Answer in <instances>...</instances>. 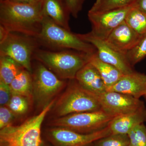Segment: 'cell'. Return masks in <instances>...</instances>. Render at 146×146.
I'll return each mask as SVG.
<instances>
[{
    "mask_svg": "<svg viewBox=\"0 0 146 146\" xmlns=\"http://www.w3.org/2000/svg\"><path fill=\"white\" fill-rule=\"evenodd\" d=\"M43 5V1L27 3L0 0V25L9 32L36 37L45 16Z\"/></svg>",
    "mask_w": 146,
    "mask_h": 146,
    "instance_id": "6da1fadb",
    "label": "cell"
},
{
    "mask_svg": "<svg viewBox=\"0 0 146 146\" xmlns=\"http://www.w3.org/2000/svg\"><path fill=\"white\" fill-rule=\"evenodd\" d=\"M36 38L40 46L50 50H74L89 54L97 52L96 49L93 45L80 38L77 34L56 23L46 15L41 31Z\"/></svg>",
    "mask_w": 146,
    "mask_h": 146,
    "instance_id": "7a4b0ae2",
    "label": "cell"
},
{
    "mask_svg": "<svg viewBox=\"0 0 146 146\" xmlns=\"http://www.w3.org/2000/svg\"><path fill=\"white\" fill-rule=\"evenodd\" d=\"M91 54L74 50H36L33 59L44 64L61 79H75L77 73L89 62Z\"/></svg>",
    "mask_w": 146,
    "mask_h": 146,
    "instance_id": "3957f363",
    "label": "cell"
},
{
    "mask_svg": "<svg viewBox=\"0 0 146 146\" xmlns=\"http://www.w3.org/2000/svg\"><path fill=\"white\" fill-rule=\"evenodd\" d=\"M69 80L65 91L51 110L55 118L101 110L98 95L84 88L76 79Z\"/></svg>",
    "mask_w": 146,
    "mask_h": 146,
    "instance_id": "277c9868",
    "label": "cell"
},
{
    "mask_svg": "<svg viewBox=\"0 0 146 146\" xmlns=\"http://www.w3.org/2000/svg\"><path fill=\"white\" fill-rule=\"evenodd\" d=\"M56 101L53 100L39 114L19 125H12L0 130V146H41L42 123Z\"/></svg>",
    "mask_w": 146,
    "mask_h": 146,
    "instance_id": "5b68a950",
    "label": "cell"
},
{
    "mask_svg": "<svg viewBox=\"0 0 146 146\" xmlns=\"http://www.w3.org/2000/svg\"><path fill=\"white\" fill-rule=\"evenodd\" d=\"M33 68V95L37 107L42 110L55 99L68 83L39 61Z\"/></svg>",
    "mask_w": 146,
    "mask_h": 146,
    "instance_id": "8992f818",
    "label": "cell"
},
{
    "mask_svg": "<svg viewBox=\"0 0 146 146\" xmlns=\"http://www.w3.org/2000/svg\"><path fill=\"white\" fill-rule=\"evenodd\" d=\"M115 117L101 110L55 118L49 125L51 127L65 128L78 133L89 134L105 128Z\"/></svg>",
    "mask_w": 146,
    "mask_h": 146,
    "instance_id": "52a82bcc",
    "label": "cell"
},
{
    "mask_svg": "<svg viewBox=\"0 0 146 146\" xmlns=\"http://www.w3.org/2000/svg\"><path fill=\"white\" fill-rule=\"evenodd\" d=\"M40 47L36 37L10 32L6 39L0 43V56L10 57L32 73V59Z\"/></svg>",
    "mask_w": 146,
    "mask_h": 146,
    "instance_id": "ba28073f",
    "label": "cell"
},
{
    "mask_svg": "<svg viewBox=\"0 0 146 146\" xmlns=\"http://www.w3.org/2000/svg\"><path fill=\"white\" fill-rule=\"evenodd\" d=\"M112 134L109 126L99 131L83 134L65 128L51 127L45 135L52 146H86Z\"/></svg>",
    "mask_w": 146,
    "mask_h": 146,
    "instance_id": "9c48e42d",
    "label": "cell"
},
{
    "mask_svg": "<svg viewBox=\"0 0 146 146\" xmlns=\"http://www.w3.org/2000/svg\"><path fill=\"white\" fill-rule=\"evenodd\" d=\"M134 6L132 4L101 13H89L88 16L92 25L91 34L105 40L112 31L125 20L127 13Z\"/></svg>",
    "mask_w": 146,
    "mask_h": 146,
    "instance_id": "30bf717a",
    "label": "cell"
},
{
    "mask_svg": "<svg viewBox=\"0 0 146 146\" xmlns=\"http://www.w3.org/2000/svg\"><path fill=\"white\" fill-rule=\"evenodd\" d=\"M98 97L102 110L115 117L133 112L144 104L139 99L114 91H106Z\"/></svg>",
    "mask_w": 146,
    "mask_h": 146,
    "instance_id": "8fae6325",
    "label": "cell"
},
{
    "mask_svg": "<svg viewBox=\"0 0 146 146\" xmlns=\"http://www.w3.org/2000/svg\"><path fill=\"white\" fill-rule=\"evenodd\" d=\"M77 35L80 38L90 43L96 48L97 55L102 61L116 67L124 75L134 71L125 55L113 50L106 44L104 40L94 36L91 32Z\"/></svg>",
    "mask_w": 146,
    "mask_h": 146,
    "instance_id": "7c38bea8",
    "label": "cell"
},
{
    "mask_svg": "<svg viewBox=\"0 0 146 146\" xmlns=\"http://www.w3.org/2000/svg\"><path fill=\"white\" fill-rule=\"evenodd\" d=\"M142 37L124 21L104 41L116 51L125 55L136 46Z\"/></svg>",
    "mask_w": 146,
    "mask_h": 146,
    "instance_id": "4fadbf2b",
    "label": "cell"
},
{
    "mask_svg": "<svg viewBox=\"0 0 146 146\" xmlns=\"http://www.w3.org/2000/svg\"><path fill=\"white\" fill-rule=\"evenodd\" d=\"M129 95L139 99L144 96L146 91V75L133 71L124 75L114 85L107 89Z\"/></svg>",
    "mask_w": 146,
    "mask_h": 146,
    "instance_id": "5bb4252c",
    "label": "cell"
},
{
    "mask_svg": "<svg viewBox=\"0 0 146 146\" xmlns=\"http://www.w3.org/2000/svg\"><path fill=\"white\" fill-rule=\"evenodd\" d=\"M146 121L145 104L137 110L115 117L109 125L112 134H128L133 128Z\"/></svg>",
    "mask_w": 146,
    "mask_h": 146,
    "instance_id": "9a60e30c",
    "label": "cell"
},
{
    "mask_svg": "<svg viewBox=\"0 0 146 146\" xmlns=\"http://www.w3.org/2000/svg\"><path fill=\"white\" fill-rule=\"evenodd\" d=\"M75 79L84 88L98 96L107 91L98 71L89 62L78 72Z\"/></svg>",
    "mask_w": 146,
    "mask_h": 146,
    "instance_id": "2e32d148",
    "label": "cell"
},
{
    "mask_svg": "<svg viewBox=\"0 0 146 146\" xmlns=\"http://www.w3.org/2000/svg\"><path fill=\"white\" fill-rule=\"evenodd\" d=\"M43 6L45 15L60 26L71 31L69 21L71 14L65 0H44Z\"/></svg>",
    "mask_w": 146,
    "mask_h": 146,
    "instance_id": "e0dca14e",
    "label": "cell"
},
{
    "mask_svg": "<svg viewBox=\"0 0 146 146\" xmlns=\"http://www.w3.org/2000/svg\"><path fill=\"white\" fill-rule=\"evenodd\" d=\"M89 63L98 71L107 89L117 82L124 75L116 67L100 60L97 52L90 55Z\"/></svg>",
    "mask_w": 146,
    "mask_h": 146,
    "instance_id": "ac0fdd59",
    "label": "cell"
},
{
    "mask_svg": "<svg viewBox=\"0 0 146 146\" xmlns=\"http://www.w3.org/2000/svg\"><path fill=\"white\" fill-rule=\"evenodd\" d=\"M12 94H18L33 100L32 73L23 69L9 84Z\"/></svg>",
    "mask_w": 146,
    "mask_h": 146,
    "instance_id": "d6986e66",
    "label": "cell"
},
{
    "mask_svg": "<svg viewBox=\"0 0 146 146\" xmlns=\"http://www.w3.org/2000/svg\"><path fill=\"white\" fill-rule=\"evenodd\" d=\"M25 69L10 57L0 56V81L9 85L23 69Z\"/></svg>",
    "mask_w": 146,
    "mask_h": 146,
    "instance_id": "ffe728a7",
    "label": "cell"
},
{
    "mask_svg": "<svg viewBox=\"0 0 146 146\" xmlns=\"http://www.w3.org/2000/svg\"><path fill=\"white\" fill-rule=\"evenodd\" d=\"M125 21L134 31L143 37L146 35V15L133 6Z\"/></svg>",
    "mask_w": 146,
    "mask_h": 146,
    "instance_id": "44dd1931",
    "label": "cell"
},
{
    "mask_svg": "<svg viewBox=\"0 0 146 146\" xmlns=\"http://www.w3.org/2000/svg\"><path fill=\"white\" fill-rule=\"evenodd\" d=\"M33 101V100L28 97L12 94L10 100L6 106L18 117L25 115L28 112Z\"/></svg>",
    "mask_w": 146,
    "mask_h": 146,
    "instance_id": "7402d4cb",
    "label": "cell"
},
{
    "mask_svg": "<svg viewBox=\"0 0 146 146\" xmlns=\"http://www.w3.org/2000/svg\"><path fill=\"white\" fill-rule=\"evenodd\" d=\"M135 0H96L89 13H101L127 6Z\"/></svg>",
    "mask_w": 146,
    "mask_h": 146,
    "instance_id": "603a6c76",
    "label": "cell"
},
{
    "mask_svg": "<svg viewBox=\"0 0 146 146\" xmlns=\"http://www.w3.org/2000/svg\"><path fill=\"white\" fill-rule=\"evenodd\" d=\"M125 56L132 67L146 56V35L142 37L136 46L126 53Z\"/></svg>",
    "mask_w": 146,
    "mask_h": 146,
    "instance_id": "cb8c5ba5",
    "label": "cell"
},
{
    "mask_svg": "<svg viewBox=\"0 0 146 146\" xmlns=\"http://www.w3.org/2000/svg\"><path fill=\"white\" fill-rule=\"evenodd\" d=\"M94 146H129V139L127 134H111L94 143Z\"/></svg>",
    "mask_w": 146,
    "mask_h": 146,
    "instance_id": "d4e9b609",
    "label": "cell"
},
{
    "mask_svg": "<svg viewBox=\"0 0 146 146\" xmlns=\"http://www.w3.org/2000/svg\"><path fill=\"white\" fill-rule=\"evenodd\" d=\"M129 146H146V127L144 123L138 125L128 133Z\"/></svg>",
    "mask_w": 146,
    "mask_h": 146,
    "instance_id": "484cf974",
    "label": "cell"
},
{
    "mask_svg": "<svg viewBox=\"0 0 146 146\" xmlns=\"http://www.w3.org/2000/svg\"><path fill=\"white\" fill-rule=\"evenodd\" d=\"M17 117L7 106H1L0 108V129L13 125Z\"/></svg>",
    "mask_w": 146,
    "mask_h": 146,
    "instance_id": "4316f807",
    "label": "cell"
},
{
    "mask_svg": "<svg viewBox=\"0 0 146 146\" xmlns=\"http://www.w3.org/2000/svg\"><path fill=\"white\" fill-rule=\"evenodd\" d=\"M85 0H65L70 12L71 15L77 18L80 12L82 10Z\"/></svg>",
    "mask_w": 146,
    "mask_h": 146,
    "instance_id": "83f0119b",
    "label": "cell"
},
{
    "mask_svg": "<svg viewBox=\"0 0 146 146\" xmlns=\"http://www.w3.org/2000/svg\"><path fill=\"white\" fill-rule=\"evenodd\" d=\"M12 93L9 86L0 81V105L6 106L11 98Z\"/></svg>",
    "mask_w": 146,
    "mask_h": 146,
    "instance_id": "f1b7e54d",
    "label": "cell"
},
{
    "mask_svg": "<svg viewBox=\"0 0 146 146\" xmlns=\"http://www.w3.org/2000/svg\"><path fill=\"white\" fill-rule=\"evenodd\" d=\"M134 6L146 15V0H135Z\"/></svg>",
    "mask_w": 146,
    "mask_h": 146,
    "instance_id": "f546056e",
    "label": "cell"
},
{
    "mask_svg": "<svg viewBox=\"0 0 146 146\" xmlns=\"http://www.w3.org/2000/svg\"><path fill=\"white\" fill-rule=\"evenodd\" d=\"M10 33L3 26L0 25V43L6 39Z\"/></svg>",
    "mask_w": 146,
    "mask_h": 146,
    "instance_id": "4dcf8cb0",
    "label": "cell"
},
{
    "mask_svg": "<svg viewBox=\"0 0 146 146\" xmlns=\"http://www.w3.org/2000/svg\"><path fill=\"white\" fill-rule=\"evenodd\" d=\"M11 1L20 2L34 3L40 2L43 1H44V0H11Z\"/></svg>",
    "mask_w": 146,
    "mask_h": 146,
    "instance_id": "1f68e13d",
    "label": "cell"
},
{
    "mask_svg": "<svg viewBox=\"0 0 146 146\" xmlns=\"http://www.w3.org/2000/svg\"><path fill=\"white\" fill-rule=\"evenodd\" d=\"M41 146H51L49 145H47V144L45 143H44V142H43L42 143V145Z\"/></svg>",
    "mask_w": 146,
    "mask_h": 146,
    "instance_id": "d6a6232c",
    "label": "cell"
},
{
    "mask_svg": "<svg viewBox=\"0 0 146 146\" xmlns=\"http://www.w3.org/2000/svg\"><path fill=\"white\" fill-rule=\"evenodd\" d=\"M143 96L144 97H145V100H146V92H145V94H144Z\"/></svg>",
    "mask_w": 146,
    "mask_h": 146,
    "instance_id": "836d02e7",
    "label": "cell"
}]
</instances>
